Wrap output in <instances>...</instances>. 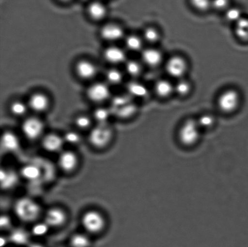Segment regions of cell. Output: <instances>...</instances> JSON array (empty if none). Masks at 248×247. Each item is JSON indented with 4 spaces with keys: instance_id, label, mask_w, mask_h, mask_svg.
Segmentation results:
<instances>
[{
    "instance_id": "83f0119b",
    "label": "cell",
    "mask_w": 248,
    "mask_h": 247,
    "mask_svg": "<svg viewBox=\"0 0 248 247\" xmlns=\"http://www.w3.org/2000/svg\"><path fill=\"white\" fill-rule=\"evenodd\" d=\"M143 36L145 40L150 43H156L160 38L159 31L153 28L146 29Z\"/></svg>"
},
{
    "instance_id": "8d00e7d4",
    "label": "cell",
    "mask_w": 248,
    "mask_h": 247,
    "mask_svg": "<svg viewBox=\"0 0 248 247\" xmlns=\"http://www.w3.org/2000/svg\"><path fill=\"white\" fill-rule=\"evenodd\" d=\"M229 4V0H212L211 6L217 11L227 9Z\"/></svg>"
},
{
    "instance_id": "e575fe53",
    "label": "cell",
    "mask_w": 248,
    "mask_h": 247,
    "mask_svg": "<svg viewBox=\"0 0 248 247\" xmlns=\"http://www.w3.org/2000/svg\"><path fill=\"white\" fill-rule=\"evenodd\" d=\"M1 178L2 185H4L5 188L13 185L16 180V176L14 174L6 173V172L2 173L1 171Z\"/></svg>"
},
{
    "instance_id": "f1b7e54d",
    "label": "cell",
    "mask_w": 248,
    "mask_h": 247,
    "mask_svg": "<svg viewBox=\"0 0 248 247\" xmlns=\"http://www.w3.org/2000/svg\"><path fill=\"white\" fill-rule=\"evenodd\" d=\"M198 122L199 127L202 129H208L212 127L215 123V118L210 115H204L201 116Z\"/></svg>"
},
{
    "instance_id": "f35d334b",
    "label": "cell",
    "mask_w": 248,
    "mask_h": 247,
    "mask_svg": "<svg viewBox=\"0 0 248 247\" xmlns=\"http://www.w3.org/2000/svg\"><path fill=\"white\" fill-rule=\"evenodd\" d=\"M65 140L69 144H75L79 142L80 137L77 132H69L65 135Z\"/></svg>"
},
{
    "instance_id": "ba28073f",
    "label": "cell",
    "mask_w": 248,
    "mask_h": 247,
    "mask_svg": "<svg viewBox=\"0 0 248 247\" xmlns=\"http://www.w3.org/2000/svg\"><path fill=\"white\" fill-rule=\"evenodd\" d=\"M43 123L37 118L31 117L25 120L22 126L24 134L29 139H37L42 134Z\"/></svg>"
},
{
    "instance_id": "9c48e42d",
    "label": "cell",
    "mask_w": 248,
    "mask_h": 247,
    "mask_svg": "<svg viewBox=\"0 0 248 247\" xmlns=\"http://www.w3.org/2000/svg\"><path fill=\"white\" fill-rule=\"evenodd\" d=\"M87 95L91 100L96 102L106 101L110 96L108 87L103 83H96L90 87Z\"/></svg>"
},
{
    "instance_id": "ac0fdd59",
    "label": "cell",
    "mask_w": 248,
    "mask_h": 247,
    "mask_svg": "<svg viewBox=\"0 0 248 247\" xmlns=\"http://www.w3.org/2000/svg\"><path fill=\"white\" fill-rule=\"evenodd\" d=\"M155 93L160 98H166L169 97L174 91V87L172 86L171 82L167 80H160L155 85Z\"/></svg>"
},
{
    "instance_id": "4316f807",
    "label": "cell",
    "mask_w": 248,
    "mask_h": 247,
    "mask_svg": "<svg viewBox=\"0 0 248 247\" xmlns=\"http://www.w3.org/2000/svg\"><path fill=\"white\" fill-rule=\"evenodd\" d=\"M225 16L228 21L234 22L235 23L242 18L241 11L237 7L228 9Z\"/></svg>"
},
{
    "instance_id": "f546056e",
    "label": "cell",
    "mask_w": 248,
    "mask_h": 247,
    "mask_svg": "<svg viewBox=\"0 0 248 247\" xmlns=\"http://www.w3.org/2000/svg\"><path fill=\"white\" fill-rule=\"evenodd\" d=\"M141 67L140 63L135 60H130L126 64V70L128 73L132 76H138L141 72Z\"/></svg>"
},
{
    "instance_id": "9a60e30c",
    "label": "cell",
    "mask_w": 248,
    "mask_h": 247,
    "mask_svg": "<svg viewBox=\"0 0 248 247\" xmlns=\"http://www.w3.org/2000/svg\"><path fill=\"white\" fill-rule=\"evenodd\" d=\"M77 72L82 78L90 79L93 77L96 73V67L87 60H81L77 64Z\"/></svg>"
},
{
    "instance_id": "52a82bcc",
    "label": "cell",
    "mask_w": 248,
    "mask_h": 247,
    "mask_svg": "<svg viewBox=\"0 0 248 247\" xmlns=\"http://www.w3.org/2000/svg\"><path fill=\"white\" fill-rule=\"evenodd\" d=\"M186 61L184 58L179 56H174L170 58L166 64L167 73L175 78H181L187 70Z\"/></svg>"
},
{
    "instance_id": "8992f818",
    "label": "cell",
    "mask_w": 248,
    "mask_h": 247,
    "mask_svg": "<svg viewBox=\"0 0 248 247\" xmlns=\"http://www.w3.org/2000/svg\"><path fill=\"white\" fill-rule=\"evenodd\" d=\"M82 224L87 231L91 233H98L103 229L104 220L99 212L89 211L82 217Z\"/></svg>"
},
{
    "instance_id": "d4e9b609",
    "label": "cell",
    "mask_w": 248,
    "mask_h": 247,
    "mask_svg": "<svg viewBox=\"0 0 248 247\" xmlns=\"http://www.w3.org/2000/svg\"><path fill=\"white\" fill-rule=\"evenodd\" d=\"M40 174V170L37 167L34 165L26 166L22 170V175L28 180H35L39 177Z\"/></svg>"
},
{
    "instance_id": "5b68a950",
    "label": "cell",
    "mask_w": 248,
    "mask_h": 247,
    "mask_svg": "<svg viewBox=\"0 0 248 247\" xmlns=\"http://www.w3.org/2000/svg\"><path fill=\"white\" fill-rule=\"evenodd\" d=\"M111 138V130L107 123L99 124L92 131L89 140L93 146L101 147L106 146Z\"/></svg>"
},
{
    "instance_id": "ffe728a7",
    "label": "cell",
    "mask_w": 248,
    "mask_h": 247,
    "mask_svg": "<svg viewBox=\"0 0 248 247\" xmlns=\"http://www.w3.org/2000/svg\"><path fill=\"white\" fill-rule=\"evenodd\" d=\"M235 33L242 41H248V18H242L235 23Z\"/></svg>"
},
{
    "instance_id": "74e56055",
    "label": "cell",
    "mask_w": 248,
    "mask_h": 247,
    "mask_svg": "<svg viewBox=\"0 0 248 247\" xmlns=\"http://www.w3.org/2000/svg\"><path fill=\"white\" fill-rule=\"evenodd\" d=\"M76 123L78 127L84 129V128H88L91 125V120L86 116H81L77 118Z\"/></svg>"
},
{
    "instance_id": "7402d4cb",
    "label": "cell",
    "mask_w": 248,
    "mask_h": 247,
    "mask_svg": "<svg viewBox=\"0 0 248 247\" xmlns=\"http://www.w3.org/2000/svg\"><path fill=\"white\" fill-rule=\"evenodd\" d=\"M127 89L131 96L138 98H144L148 94L147 88L139 82H130L128 85Z\"/></svg>"
},
{
    "instance_id": "e0dca14e",
    "label": "cell",
    "mask_w": 248,
    "mask_h": 247,
    "mask_svg": "<svg viewBox=\"0 0 248 247\" xmlns=\"http://www.w3.org/2000/svg\"><path fill=\"white\" fill-rule=\"evenodd\" d=\"M105 58L108 62L113 64H120L125 60V52L121 48L116 47H111L106 50Z\"/></svg>"
},
{
    "instance_id": "3957f363",
    "label": "cell",
    "mask_w": 248,
    "mask_h": 247,
    "mask_svg": "<svg viewBox=\"0 0 248 247\" xmlns=\"http://www.w3.org/2000/svg\"><path fill=\"white\" fill-rule=\"evenodd\" d=\"M240 95L234 89H228L220 94L218 99V108L225 113H231L237 110L240 103Z\"/></svg>"
},
{
    "instance_id": "7a4b0ae2",
    "label": "cell",
    "mask_w": 248,
    "mask_h": 247,
    "mask_svg": "<svg viewBox=\"0 0 248 247\" xmlns=\"http://www.w3.org/2000/svg\"><path fill=\"white\" fill-rule=\"evenodd\" d=\"M15 212L19 219L26 222L33 221L40 214V207L30 198L19 200L15 205Z\"/></svg>"
},
{
    "instance_id": "4dcf8cb0",
    "label": "cell",
    "mask_w": 248,
    "mask_h": 247,
    "mask_svg": "<svg viewBox=\"0 0 248 247\" xmlns=\"http://www.w3.org/2000/svg\"><path fill=\"white\" fill-rule=\"evenodd\" d=\"M212 0H190L194 8L200 11H206L211 6Z\"/></svg>"
},
{
    "instance_id": "60d3db41",
    "label": "cell",
    "mask_w": 248,
    "mask_h": 247,
    "mask_svg": "<svg viewBox=\"0 0 248 247\" xmlns=\"http://www.w3.org/2000/svg\"><path fill=\"white\" fill-rule=\"evenodd\" d=\"M10 223V220L8 217L6 216L1 218V226L6 227Z\"/></svg>"
},
{
    "instance_id": "4fadbf2b",
    "label": "cell",
    "mask_w": 248,
    "mask_h": 247,
    "mask_svg": "<svg viewBox=\"0 0 248 247\" xmlns=\"http://www.w3.org/2000/svg\"><path fill=\"white\" fill-rule=\"evenodd\" d=\"M63 140L59 135L51 134L46 135L43 140L44 148L49 152H57L62 148Z\"/></svg>"
},
{
    "instance_id": "d6986e66",
    "label": "cell",
    "mask_w": 248,
    "mask_h": 247,
    "mask_svg": "<svg viewBox=\"0 0 248 247\" xmlns=\"http://www.w3.org/2000/svg\"><path fill=\"white\" fill-rule=\"evenodd\" d=\"M1 144L7 151H15L19 146L18 138L13 133L10 132L4 133L2 135Z\"/></svg>"
},
{
    "instance_id": "836d02e7",
    "label": "cell",
    "mask_w": 248,
    "mask_h": 247,
    "mask_svg": "<svg viewBox=\"0 0 248 247\" xmlns=\"http://www.w3.org/2000/svg\"><path fill=\"white\" fill-rule=\"evenodd\" d=\"M11 109L12 113L16 116L23 115L27 111V106L21 102H16L12 103Z\"/></svg>"
},
{
    "instance_id": "d590c367",
    "label": "cell",
    "mask_w": 248,
    "mask_h": 247,
    "mask_svg": "<svg viewBox=\"0 0 248 247\" xmlns=\"http://www.w3.org/2000/svg\"><path fill=\"white\" fill-rule=\"evenodd\" d=\"M48 227L49 226L45 222L44 223H38L33 227V233L38 236L45 235L48 231Z\"/></svg>"
},
{
    "instance_id": "44dd1931",
    "label": "cell",
    "mask_w": 248,
    "mask_h": 247,
    "mask_svg": "<svg viewBox=\"0 0 248 247\" xmlns=\"http://www.w3.org/2000/svg\"><path fill=\"white\" fill-rule=\"evenodd\" d=\"M107 10L105 6L101 2H92L89 7V13L94 19H101L106 15Z\"/></svg>"
},
{
    "instance_id": "30bf717a",
    "label": "cell",
    "mask_w": 248,
    "mask_h": 247,
    "mask_svg": "<svg viewBox=\"0 0 248 247\" xmlns=\"http://www.w3.org/2000/svg\"><path fill=\"white\" fill-rule=\"evenodd\" d=\"M65 215L62 209L53 208L48 210L45 217V222L49 227H58L64 223Z\"/></svg>"
},
{
    "instance_id": "484cf974",
    "label": "cell",
    "mask_w": 248,
    "mask_h": 247,
    "mask_svg": "<svg viewBox=\"0 0 248 247\" xmlns=\"http://www.w3.org/2000/svg\"><path fill=\"white\" fill-rule=\"evenodd\" d=\"M126 45L129 49L132 51H138L142 47V43L140 39L137 36H128L126 40Z\"/></svg>"
},
{
    "instance_id": "2e32d148",
    "label": "cell",
    "mask_w": 248,
    "mask_h": 247,
    "mask_svg": "<svg viewBox=\"0 0 248 247\" xmlns=\"http://www.w3.org/2000/svg\"><path fill=\"white\" fill-rule=\"evenodd\" d=\"M48 101L47 97L43 94H33L29 101V106L36 112H42L47 109Z\"/></svg>"
},
{
    "instance_id": "8fae6325",
    "label": "cell",
    "mask_w": 248,
    "mask_h": 247,
    "mask_svg": "<svg viewBox=\"0 0 248 247\" xmlns=\"http://www.w3.org/2000/svg\"><path fill=\"white\" fill-rule=\"evenodd\" d=\"M143 62L148 66L155 67L160 65L162 60V53L155 48H148L142 53Z\"/></svg>"
},
{
    "instance_id": "d6a6232c",
    "label": "cell",
    "mask_w": 248,
    "mask_h": 247,
    "mask_svg": "<svg viewBox=\"0 0 248 247\" xmlns=\"http://www.w3.org/2000/svg\"><path fill=\"white\" fill-rule=\"evenodd\" d=\"M110 116V111L105 108H99L94 113V117L99 122V124L106 123V121Z\"/></svg>"
},
{
    "instance_id": "b9f144b4",
    "label": "cell",
    "mask_w": 248,
    "mask_h": 247,
    "mask_svg": "<svg viewBox=\"0 0 248 247\" xmlns=\"http://www.w3.org/2000/svg\"><path fill=\"white\" fill-rule=\"evenodd\" d=\"M62 1H69V0H62Z\"/></svg>"
},
{
    "instance_id": "603a6c76",
    "label": "cell",
    "mask_w": 248,
    "mask_h": 247,
    "mask_svg": "<svg viewBox=\"0 0 248 247\" xmlns=\"http://www.w3.org/2000/svg\"><path fill=\"white\" fill-rule=\"evenodd\" d=\"M191 89L190 83L186 80H181L174 86V91L181 96L188 95L191 91Z\"/></svg>"
},
{
    "instance_id": "7c38bea8",
    "label": "cell",
    "mask_w": 248,
    "mask_h": 247,
    "mask_svg": "<svg viewBox=\"0 0 248 247\" xmlns=\"http://www.w3.org/2000/svg\"><path fill=\"white\" fill-rule=\"evenodd\" d=\"M101 35L104 39L108 41H116L123 38L124 31L122 28L115 24H108L101 30Z\"/></svg>"
},
{
    "instance_id": "cb8c5ba5",
    "label": "cell",
    "mask_w": 248,
    "mask_h": 247,
    "mask_svg": "<svg viewBox=\"0 0 248 247\" xmlns=\"http://www.w3.org/2000/svg\"><path fill=\"white\" fill-rule=\"evenodd\" d=\"M70 244L72 247H88L90 240L84 234H77L72 237Z\"/></svg>"
},
{
    "instance_id": "1f68e13d",
    "label": "cell",
    "mask_w": 248,
    "mask_h": 247,
    "mask_svg": "<svg viewBox=\"0 0 248 247\" xmlns=\"http://www.w3.org/2000/svg\"><path fill=\"white\" fill-rule=\"evenodd\" d=\"M108 81L111 84H117L122 81L123 75L118 70L112 69L109 70L107 74Z\"/></svg>"
},
{
    "instance_id": "5bb4252c",
    "label": "cell",
    "mask_w": 248,
    "mask_h": 247,
    "mask_svg": "<svg viewBox=\"0 0 248 247\" xmlns=\"http://www.w3.org/2000/svg\"><path fill=\"white\" fill-rule=\"evenodd\" d=\"M59 164L61 168L65 171L74 170L77 164V157L72 152H62L60 157Z\"/></svg>"
},
{
    "instance_id": "277c9868",
    "label": "cell",
    "mask_w": 248,
    "mask_h": 247,
    "mask_svg": "<svg viewBox=\"0 0 248 247\" xmlns=\"http://www.w3.org/2000/svg\"><path fill=\"white\" fill-rule=\"evenodd\" d=\"M111 111L118 117H128L136 112V106L128 96H118L113 101Z\"/></svg>"
},
{
    "instance_id": "ab89813d",
    "label": "cell",
    "mask_w": 248,
    "mask_h": 247,
    "mask_svg": "<svg viewBox=\"0 0 248 247\" xmlns=\"http://www.w3.org/2000/svg\"><path fill=\"white\" fill-rule=\"evenodd\" d=\"M13 239L16 243H23L26 239V233L24 232L17 231L13 234Z\"/></svg>"
},
{
    "instance_id": "6da1fadb",
    "label": "cell",
    "mask_w": 248,
    "mask_h": 247,
    "mask_svg": "<svg viewBox=\"0 0 248 247\" xmlns=\"http://www.w3.org/2000/svg\"><path fill=\"white\" fill-rule=\"evenodd\" d=\"M201 132V128L196 120H187L180 128L178 133L179 141L186 146H193L200 139Z\"/></svg>"
}]
</instances>
